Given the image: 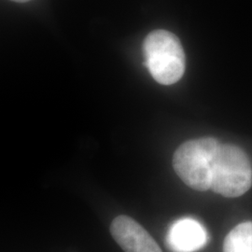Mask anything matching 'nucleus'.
Listing matches in <instances>:
<instances>
[{
  "instance_id": "1",
  "label": "nucleus",
  "mask_w": 252,
  "mask_h": 252,
  "mask_svg": "<svg viewBox=\"0 0 252 252\" xmlns=\"http://www.w3.org/2000/svg\"><path fill=\"white\" fill-rule=\"evenodd\" d=\"M220 143L214 137L189 140L174 153L173 167L188 187L206 191L211 189L213 165Z\"/></svg>"
},
{
  "instance_id": "2",
  "label": "nucleus",
  "mask_w": 252,
  "mask_h": 252,
  "mask_svg": "<svg viewBox=\"0 0 252 252\" xmlns=\"http://www.w3.org/2000/svg\"><path fill=\"white\" fill-rule=\"evenodd\" d=\"M146 65L153 79L162 85L180 81L185 71V54L180 39L166 30H155L145 38Z\"/></svg>"
},
{
  "instance_id": "3",
  "label": "nucleus",
  "mask_w": 252,
  "mask_h": 252,
  "mask_svg": "<svg viewBox=\"0 0 252 252\" xmlns=\"http://www.w3.org/2000/svg\"><path fill=\"white\" fill-rule=\"evenodd\" d=\"M252 185V165L243 150L220 144L215 157L211 189L228 198L243 195Z\"/></svg>"
},
{
  "instance_id": "4",
  "label": "nucleus",
  "mask_w": 252,
  "mask_h": 252,
  "mask_svg": "<svg viewBox=\"0 0 252 252\" xmlns=\"http://www.w3.org/2000/svg\"><path fill=\"white\" fill-rule=\"evenodd\" d=\"M110 233L125 252H162L153 236L130 217L115 218Z\"/></svg>"
},
{
  "instance_id": "5",
  "label": "nucleus",
  "mask_w": 252,
  "mask_h": 252,
  "mask_svg": "<svg viewBox=\"0 0 252 252\" xmlns=\"http://www.w3.org/2000/svg\"><path fill=\"white\" fill-rule=\"evenodd\" d=\"M207 241L206 229L197 220L184 218L175 221L169 228L166 242L173 252H195Z\"/></svg>"
},
{
  "instance_id": "6",
  "label": "nucleus",
  "mask_w": 252,
  "mask_h": 252,
  "mask_svg": "<svg viewBox=\"0 0 252 252\" xmlns=\"http://www.w3.org/2000/svg\"><path fill=\"white\" fill-rule=\"evenodd\" d=\"M223 252H252V222H242L227 234Z\"/></svg>"
},
{
  "instance_id": "7",
  "label": "nucleus",
  "mask_w": 252,
  "mask_h": 252,
  "mask_svg": "<svg viewBox=\"0 0 252 252\" xmlns=\"http://www.w3.org/2000/svg\"><path fill=\"white\" fill-rule=\"evenodd\" d=\"M11 1L19 2V3H25V2H28V1H30V0H11Z\"/></svg>"
}]
</instances>
